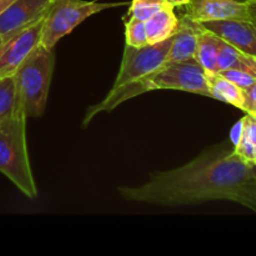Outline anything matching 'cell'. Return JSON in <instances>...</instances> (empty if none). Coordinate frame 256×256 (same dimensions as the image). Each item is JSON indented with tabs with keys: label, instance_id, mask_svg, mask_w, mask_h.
I'll return each mask as SVG.
<instances>
[{
	"label": "cell",
	"instance_id": "obj_1",
	"mask_svg": "<svg viewBox=\"0 0 256 256\" xmlns=\"http://www.w3.org/2000/svg\"><path fill=\"white\" fill-rule=\"evenodd\" d=\"M254 165L232 150H208L184 166L155 172L140 186H120L124 199L159 206H189L206 202H236L255 176Z\"/></svg>",
	"mask_w": 256,
	"mask_h": 256
},
{
	"label": "cell",
	"instance_id": "obj_2",
	"mask_svg": "<svg viewBox=\"0 0 256 256\" xmlns=\"http://www.w3.org/2000/svg\"><path fill=\"white\" fill-rule=\"evenodd\" d=\"M154 90H180V92L212 98L208 82L206 72L196 60L166 62L162 68L130 86L125 88L122 92L108 94L102 102L88 110L82 125L88 126L100 112H112L122 102Z\"/></svg>",
	"mask_w": 256,
	"mask_h": 256
},
{
	"label": "cell",
	"instance_id": "obj_3",
	"mask_svg": "<svg viewBox=\"0 0 256 256\" xmlns=\"http://www.w3.org/2000/svg\"><path fill=\"white\" fill-rule=\"evenodd\" d=\"M26 115L22 109L0 122V172L25 196L35 199L38 188L30 165L26 142Z\"/></svg>",
	"mask_w": 256,
	"mask_h": 256
},
{
	"label": "cell",
	"instance_id": "obj_4",
	"mask_svg": "<svg viewBox=\"0 0 256 256\" xmlns=\"http://www.w3.org/2000/svg\"><path fill=\"white\" fill-rule=\"evenodd\" d=\"M54 69V49L39 45L15 72L18 102L26 118L44 115Z\"/></svg>",
	"mask_w": 256,
	"mask_h": 256
},
{
	"label": "cell",
	"instance_id": "obj_5",
	"mask_svg": "<svg viewBox=\"0 0 256 256\" xmlns=\"http://www.w3.org/2000/svg\"><path fill=\"white\" fill-rule=\"evenodd\" d=\"M126 2H98L84 0H55L45 16L42 45L54 49L64 36L69 35L84 20L112 8L122 6Z\"/></svg>",
	"mask_w": 256,
	"mask_h": 256
},
{
	"label": "cell",
	"instance_id": "obj_6",
	"mask_svg": "<svg viewBox=\"0 0 256 256\" xmlns=\"http://www.w3.org/2000/svg\"><path fill=\"white\" fill-rule=\"evenodd\" d=\"M172 38L165 42L146 45L142 48L126 45L119 74L109 94L122 92L125 88L130 86L162 68L168 62V54L172 46Z\"/></svg>",
	"mask_w": 256,
	"mask_h": 256
},
{
	"label": "cell",
	"instance_id": "obj_7",
	"mask_svg": "<svg viewBox=\"0 0 256 256\" xmlns=\"http://www.w3.org/2000/svg\"><path fill=\"white\" fill-rule=\"evenodd\" d=\"M45 18L36 24L2 40L0 45V78L12 76L32 52L42 45Z\"/></svg>",
	"mask_w": 256,
	"mask_h": 256
},
{
	"label": "cell",
	"instance_id": "obj_8",
	"mask_svg": "<svg viewBox=\"0 0 256 256\" xmlns=\"http://www.w3.org/2000/svg\"><path fill=\"white\" fill-rule=\"evenodd\" d=\"M55 0H15L0 14V36H12L46 16Z\"/></svg>",
	"mask_w": 256,
	"mask_h": 256
},
{
	"label": "cell",
	"instance_id": "obj_9",
	"mask_svg": "<svg viewBox=\"0 0 256 256\" xmlns=\"http://www.w3.org/2000/svg\"><path fill=\"white\" fill-rule=\"evenodd\" d=\"M185 8V16L196 22L250 20L248 0H192Z\"/></svg>",
	"mask_w": 256,
	"mask_h": 256
},
{
	"label": "cell",
	"instance_id": "obj_10",
	"mask_svg": "<svg viewBox=\"0 0 256 256\" xmlns=\"http://www.w3.org/2000/svg\"><path fill=\"white\" fill-rule=\"evenodd\" d=\"M200 24L244 54L256 58V25L250 20H218Z\"/></svg>",
	"mask_w": 256,
	"mask_h": 256
},
{
	"label": "cell",
	"instance_id": "obj_11",
	"mask_svg": "<svg viewBox=\"0 0 256 256\" xmlns=\"http://www.w3.org/2000/svg\"><path fill=\"white\" fill-rule=\"evenodd\" d=\"M202 34V24L182 16L172 38V46L168 54V62H188L195 59L198 42Z\"/></svg>",
	"mask_w": 256,
	"mask_h": 256
},
{
	"label": "cell",
	"instance_id": "obj_12",
	"mask_svg": "<svg viewBox=\"0 0 256 256\" xmlns=\"http://www.w3.org/2000/svg\"><path fill=\"white\" fill-rule=\"evenodd\" d=\"M174 6H168L145 22L148 44H158L170 39L175 34L179 25V18L174 12Z\"/></svg>",
	"mask_w": 256,
	"mask_h": 256
},
{
	"label": "cell",
	"instance_id": "obj_13",
	"mask_svg": "<svg viewBox=\"0 0 256 256\" xmlns=\"http://www.w3.org/2000/svg\"><path fill=\"white\" fill-rule=\"evenodd\" d=\"M206 78L212 99L224 102L244 112L245 94L242 88L228 80L220 72H206Z\"/></svg>",
	"mask_w": 256,
	"mask_h": 256
},
{
	"label": "cell",
	"instance_id": "obj_14",
	"mask_svg": "<svg viewBox=\"0 0 256 256\" xmlns=\"http://www.w3.org/2000/svg\"><path fill=\"white\" fill-rule=\"evenodd\" d=\"M222 39L202 25V34L198 42L195 60L206 72H218V55Z\"/></svg>",
	"mask_w": 256,
	"mask_h": 256
},
{
	"label": "cell",
	"instance_id": "obj_15",
	"mask_svg": "<svg viewBox=\"0 0 256 256\" xmlns=\"http://www.w3.org/2000/svg\"><path fill=\"white\" fill-rule=\"evenodd\" d=\"M19 109L15 75L0 78V122L12 118Z\"/></svg>",
	"mask_w": 256,
	"mask_h": 256
},
{
	"label": "cell",
	"instance_id": "obj_16",
	"mask_svg": "<svg viewBox=\"0 0 256 256\" xmlns=\"http://www.w3.org/2000/svg\"><path fill=\"white\" fill-rule=\"evenodd\" d=\"M168 6H172V5L168 4L165 0H132L128 16L146 22L156 12Z\"/></svg>",
	"mask_w": 256,
	"mask_h": 256
},
{
	"label": "cell",
	"instance_id": "obj_17",
	"mask_svg": "<svg viewBox=\"0 0 256 256\" xmlns=\"http://www.w3.org/2000/svg\"><path fill=\"white\" fill-rule=\"evenodd\" d=\"M125 42L129 46L142 48L146 46L148 38L146 30H145V22L129 18L125 24Z\"/></svg>",
	"mask_w": 256,
	"mask_h": 256
},
{
	"label": "cell",
	"instance_id": "obj_18",
	"mask_svg": "<svg viewBox=\"0 0 256 256\" xmlns=\"http://www.w3.org/2000/svg\"><path fill=\"white\" fill-rule=\"evenodd\" d=\"M220 74L224 78H226L228 80H230L232 82H234L235 85L242 88V90L248 89V88H250L252 84L256 82V76L246 72H242V70L230 69L225 70V72H220Z\"/></svg>",
	"mask_w": 256,
	"mask_h": 256
},
{
	"label": "cell",
	"instance_id": "obj_19",
	"mask_svg": "<svg viewBox=\"0 0 256 256\" xmlns=\"http://www.w3.org/2000/svg\"><path fill=\"white\" fill-rule=\"evenodd\" d=\"M236 202L256 212V175L242 188Z\"/></svg>",
	"mask_w": 256,
	"mask_h": 256
},
{
	"label": "cell",
	"instance_id": "obj_20",
	"mask_svg": "<svg viewBox=\"0 0 256 256\" xmlns=\"http://www.w3.org/2000/svg\"><path fill=\"white\" fill-rule=\"evenodd\" d=\"M234 146H235L234 152H236L242 160L252 164V159H254L256 148L246 139V138L244 136V135L242 134V136H240V139L238 140V142L234 145Z\"/></svg>",
	"mask_w": 256,
	"mask_h": 256
},
{
	"label": "cell",
	"instance_id": "obj_21",
	"mask_svg": "<svg viewBox=\"0 0 256 256\" xmlns=\"http://www.w3.org/2000/svg\"><path fill=\"white\" fill-rule=\"evenodd\" d=\"M242 135L256 148V116L252 114H246L242 119Z\"/></svg>",
	"mask_w": 256,
	"mask_h": 256
},
{
	"label": "cell",
	"instance_id": "obj_22",
	"mask_svg": "<svg viewBox=\"0 0 256 256\" xmlns=\"http://www.w3.org/2000/svg\"><path fill=\"white\" fill-rule=\"evenodd\" d=\"M245 94V110L246 114L255 112L256 110V82L252 86L244 90Z\"/></svg>",
	"mask_w": 256,
	"mask_h": 256
},
{
	"label": "cell",
	"instance_id": "obj_23",
	"mask_svg": "<svg viewBox=\"0 0 256 256\" xmlns=\"http://www.w3.org/2000/svg\"><path fill=\"white\" fill-rule=\"evenodd\" d=\"M248 12L250 22L256 25V0H248Z\"/></svg>",
	"mask_w": 256,
	"mask_h": 256
},
{
	"label": "cell",
	"instance_id": "obj_24",
	"mask_svg": "<svg viewBox=\"0 0 256 256\" xmlns=\"http://www.w3.org/2000/svg\"><path fill=\"white\" fill-rule=\"evenodd\" d=\"M165 2H168V4H170L174 8H182V6H185V5L189 4L192 0H165Z\"/></svg>",
	"mask_w": 256,
	"mask_h": 256
},
{
	"label": "cell",
	"instance_id": "obj_25",
	"mask_svg": "<svg viewBox=\"0 0 256 256\" xmlns=\"http://www.w3.org/2000/svg\"><path fill=\"white\" fill-rule=\"evenodd\" d=\"M12 2H15V0H0V14H2Z\"/></svg>",
	"mask_w": 256,
	"mask_h": 256
},
{
	"label": "cell",
	"instance_id": "obj_26",
	"mask_svg": "<svg viewBox=\"0 0 256 256\" xmlns=\"http://www.w3.org/2000/svg\"><path fill=\"white\" fill-rule=\"evenodd\" d=\"M252 165L256 166V149H255V154H254V159H252Z\"/></svg>",
	"mask_w": 256,
	"mask_h": 256
},
{
	"label": "cell",
	"instance_id": "obj_27",
	"mask_svg": "<svg viewBox=\"0 0 256 256\" xmlns=\"http://www.w3.org/2000/svg\"><path fill=\"white\" fill-rule=\"evenodd\" d=\"M2 40H4V39H2V36H0V45H2Z\"/></svg>",
	"mask_w": 256,
	"mask_h": 256
},
{
	"label": "cell",
	"instance_id": "obj_28",
	"mask_svg": "<svg viewBox=\"0 0 256 256\" xmlns=\"http://www.w3.org/2000/svg\"><path fill=\"white\" fill-rule=\"evenodd\" d=\"M250 114H252V115H255V116H256V110H255V112H250Z\"/></svg>",
	"mask_w": 256,
	"mask_h": 256
}]
</instances>
